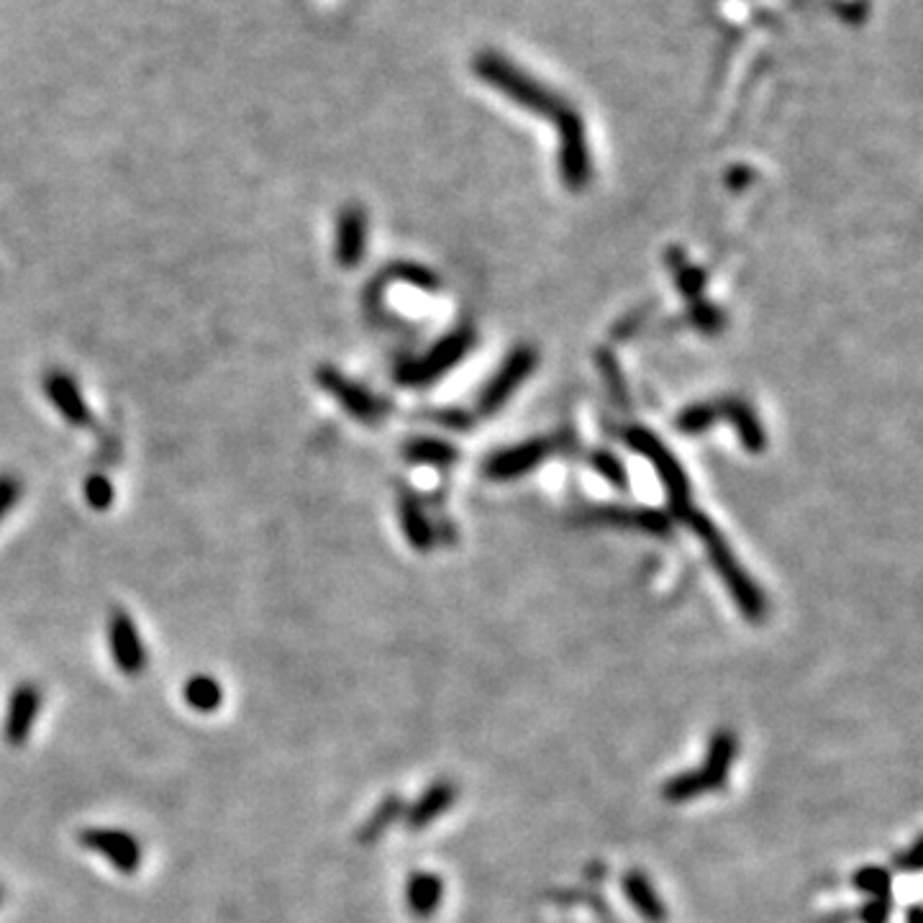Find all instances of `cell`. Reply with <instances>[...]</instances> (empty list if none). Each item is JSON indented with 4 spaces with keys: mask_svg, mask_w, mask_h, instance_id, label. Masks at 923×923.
Returning a JSON list of instances; mask_svg holds the SVG:
<instances>
[{
    "mask_svg": "<svg viewBox=\"0 0 923 923\" xmlns=\"http://www.w3.org/2000/svg\"><path fill=\"white\" fill-rule=\"evenodd\" d=\"M365 239H367V221L359 209H346L339 219V231H336V257L344 267H354L365 254Z\"/></svg>",
    "mask_w": 923,
    "mask_h": 923,
    "instance_id": "10",
    "label": "cell"
},
{
    "mask_svg": "<svg viewBox=\"0 0 923 923\" xmlns=\"http://www.w3.org/2000/svg\"><path fill=\"white\" fill-rule=\"evenodd\" d=\"M477 72H480L483 80H488L500 93L510 95L514 101L526 105V109L559 121L565 144V175L572 183V187H580V183H585V178H588V150H585V136L577 115L572 111H565L549 90H544L539 82H531L521 70L508 64L498 54L480 57V60H477Z\"/></svg>",
    "mask_w": 923,
    "mask_h": 923,
    "instance_id": "1",
    "label": "cell"
},
{
    "mask_svg": "<svg viewBox=\"0 0 923 923\" xmlns=\"http://www.w3.org/2000/svg\"><path fill=\"white\" fill-rule=\"evenodd\" d=\"M0 901H3V888H0Z\"/></svg>",
    "mask_w": 923,
    "mask_h": 923,
    "instance_id": "22",
    "label": "cell"
},
{
    "mask_svg": "<svg viewBox=\"0 0 923 923\" xmlns=\"http://www.w3.org/2000/svg\"><path fill=\"white\" fill-rule=\"evenodd\" d=\"M85 498H88L90 506L98 508V510L109 508L111 500H113V485H111L109 477H103V475L88 477V483H85Z\"/></svg>",
    "mask_w": 923,
    "mask_h": 923,
    "instance_id": "17",
    "label": "cell"
},
{
    "mask_svg": "<svg viewBox=\"0 0 923 923\" xmlns=\"http://www.w3.org/2000/svg\"><path fill=\"white\" fill-rule=\"evenodd\" d=\"M713 790H723V788L711 778V774L700 768V770L674 774V778L667 780L662 788V795H665V801H670V803H688L698 795L713 793Z\"/></svg>",
    "mask_w": 923,
    "mask_h": 923,
    "instance_id": "13",
    "label": "cell"
},
{
    "mask_svg": "<svg viewBox=\"0 0 923 923\" xmlns=\"http://www.w3.org/2000/svg\"><path fill=\"white\" fill-rule=\"evenodd\" d=\"M44 703L41 698V690L34 682H21L11 692V700H8V713H6V727L3 737L11 747H23L31 737V729H34L39 708Z\"/></svg>",
    "mask_w": 923,
    "mask_h": 923,
    "instance_id": "5",
    "label": "cell"
},
{
    "mask_svg": "<svg viewBox=\"0 0 923 923\" xmlns=\"http://www.w3.org/2000/svg\"><path fill=\"white\" fill-rule=\"evenodd\" d=\"M21 498V483L16 475H0V521L11 514V508Z\"/></svg>",
    "mask_w": 923,
    "mask_h": 923,
    "instance_id": "18",
    "label": "cell"
},
{
    "mask_svg": "<svg viewBox=\"0 0 923 923\" xmlns=\"http://www.w3.org/2000/svg\"><path fill=\"white\" fill-rule=\"evenodd\" d=\"M109 645L113 662L126 678H139L150 667V652L139 637V629L123 608H115L109 618Z\"/></svg>",
    "mask_w": 923,
    "mask_h": 923,
    "instance_id": "4",
    "label": "cell"
},
{
    "mask_svg": "<svg viewBox=\"0 0 923 923\" xmlns=\"http://www.w3.org/2000/svg\"><path fill=\"white\" fill-rule=\"evenodd\" d=\"M690 524L696 526L700 537L706 539L708 544V555H711L716 570L723 577V582H727L729 592L737 600V606L744 611V616L749 621L760 623L764 621V613H768V604H764V596L760 592V588L749 580L744 575V570L737 565V559L731 557V551L727 549V544L721 541L719 534L711 531V526H708L700 516H690Z\"/></svg>",
    "mask_w": 923,
    "mask_h": 923,
    "instance_id": "2",
    "label": "cell"
},
{
    "mask_svg": "<svg viewBox=\"0 0 923 923\" xmlns=\"http://www.w3.org/2000/svg\"><path fill=\"white\" fill-rule=\"evenodd\" d=\"M455 798H457V788L452 785V782H447V780L434 782V785L428 788L426 793L408 808L406 826L410 831L426 829L428 823H434L444 811H447L452 803H455Z\"/></svg>",
    "mask_w": 923,
    "mask_h": 923,
    "instance_id": "8",
    "label": "cell"
},
{
    "mask_svg": "<svg viewBox=\"0 0 923 923\" xmlns=\"http://www.w3.org/2000/svg\"><path fill=\"white\" fill-rule=\"evenodd\" d=\"M444 901V883L434 872H414L406 883V905L416 919H432Z\"/></svg>",
    "mask_w": 923,
    "mask_h": 923,
    "instance_id": "11",
    "label": "cell"
},
{
    "mask_svg": "<svg viewBox=\"0 0 923 923\" xmlns=\"http://www.w3.org/2000/svg\"><path fill=\"white\" fill-rule=\"evenodd\" d=\"M890 883H893V878L883 868H862L854 875V888L870 897H893L890 895V888H893Z\"/></svg>",
    "mask_w": 923,
    "mask_h": 923,
    "instance_id": "16",
    "label": "cell"
},
{
    "mask_svg": "<svg viewBox=\"0 0 923 923\" xmlns=\"http://www.w3.org/2000/svg\"><path fill=\"white\" fill-rule=\"evenodd\" d=\"M400 813H403V801L398 795L383 798V803L377 805L373 813H369L365 826L359 829V834H357L359 842L362 844H377V839H383L385 831L400 819Z\"/></svg>",
    "mask_w": 923,
    "mask_h": 923,
    "instance_id": "15",
    "label": "cell"
},
{
    "mask_svg": "<svg viewBox=\"0 0 923 923\" xmlns=\"http://www.w3.org/2000/svg\"><path fill=\"white\" fill-rule=\"evenodd\" d=\"M921 846H923V842H921V836L916 839V842L911 844V849L905 854H897L895 856V864L901 870H909V872H916V870H921Z\"/></svg>",
    "mask_w": 923,
    "mask_h": 923,
    "instance_id": "20",
    "label": "cell"
},
{
    "mask_svg": "<svg viewBox=\"0 0 923 923\" xmlns=\"http://www.w3.org/2000/svg\"><path fill=\"white\" fill-rule=\"evenodd\" d=\"M318 383L324 385L326 390L332 393L334 398L342 403V406L346 408V414L357 416L359 422H377V418H381L385 414L383 403L377 400L373 393L362 390L359 385H354L352 381H346V377H342L332 367H321Z\"/></svg>",
    "mask_w": 923,
    "mask_h": 923,
    "instance_id": "6",
    "label": "cell"
},
{
    "mask_svg": "<svg viewBox=\"0 0 923 923\" xmlns=\"http://www.w3.org/2000/svg\"><path fill=\"white\" fill-rule=\"evenodd\" d=\"M47 398L70 426H88L93 422L78 383L68 373H49L44 377Z\"/></svg>",
    "mask_w": 923,
    "mask_h": 923,
    "instance_id": "7",
    "label": "cell"
},
{
    "mask_svg": "<svg viewBox=\"0 0 923 923\" xmlns=\"http://www.w3.org/2000/svg\"><path fill=\"white\" fill-rule=\"evenodd\" d=\"M623 893H626V897H629V903L633 905V911H637L647 923H665L667 921L665 901L659 897V893L652 885V880H649L645 872H639V870L626 872V875H623Z\"/></svg>",
    "mask_w": 923,
    "mask_h": 923,
    "instance_id": "9",
    "label": "cell"
},
{
    "mask_svg": "<svg viewBox=\"0 0 923 923\" xmlns=\"http://www.w3.org/2000/svg\"><path fill=\"white\" fill-rule=\"evenodd\" d=\"M183 698L193 711L213 713L224 703V688H221L219 680H213L211 674H193V678L185 682Z\"/></svg>",
    "mask_w": 923,
    "mask_h": 923,
    "instance_id": "14",
    "label": "cell"
},
{
    "mask_svg": "<svg viewBox=\"0 0 923 923\" xmlns=\"http://www.w3.org/2000/svg\"><path fill=\"white\" fill-rule=\"evenodd\" d=\"M909 923H921V905H913L909 913Z\"/></svg>",
    "mask_w": 923,
    "mask_h": 923,
    "instance_id": "21",
    "label": "cell"
},
{
    "mask_svg": "<svg viewBox=\"0 0 923 923\" xmlns=\"http://www.w3.org/2000/svg\"><path fill=\"white\" fill-rule=\"evenodd\" d=\"M737 752H739L737 733L729 731V729H719V731L711 733L703 770L711 774V778L719 782L721 788H727V778H729V770H731L733 757H737Z\"/></svg>",
    "mask_w": 923,
    "mask_h": 923,
    "instance_id": "12",
    "label": "cell"
},
{
    "mask_svg": "<svg viewBox=\"0 0 923 923\" xmlns=\"http://www.w3.org/2000/svg\"><path fill=\"white\" fill-rule=\"evenodd\" d=\"M890 911H893V897H872V901L860 911L862 923H888Z\"/></svg>",
    "mask_w": 923,
    "mask_h": 923,
    "instance_id": "19",
    "label": "cell"
},
{
    "mask_svg": "<svg viewBox=\"0 0 923 923\" xmlns=\"http://www.w3.org/2000/svg\"><path fill=\"white\" fill-rule=\"evenodd\" d=\"M80 846L90 849L103 860H109L113 870H119L121 875H134V872L142 868V844L134 834L121 829H103V826H90L82 829L78 834Z\"/></svg>",
    "mask_w": 923,
    "mask_h": 923,
    "instance_id": "3",
    "label": "cell"
}]
</instances>
